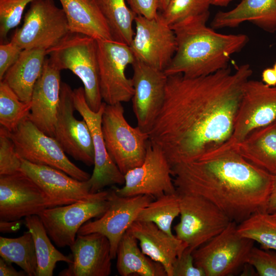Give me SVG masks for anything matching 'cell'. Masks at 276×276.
<instances>
[{
	"mask_svg": "<svg viewBox=\"0 0 276 276\" xmlns=\"http://www.w3.org/2000/svg\"><path fill=\"white\" fill-rule=\"evenodd\" d=\"M70 33L62 8L54 0H35L30 4L21 27L11 41L22 50L43 49L47 51L59 43Z\"/></svg>",
	"mask_w": 276,
	"mask_h": 276,
	"instance_id": "6",
	"label": "cell"
},
{
	"mask_svg": "<svg viewBox=\"0 0 276 276\" xmlns=\"http://www.w3.org/2000/svg\"><path fill=\"white\" fill-rule=\"evenodd\" d=\"M274 122L276 123V120Z\"/></svg>",
	"mask_w": 276,
	"mask_h": 276,
	"instance_id": "50",
	"label": "cell"
},
{
	"mask_svg": "<svg viewBox=\"0 0 276 276\" xmlns=\"http://www.w3.org/2000/svg\"><path fill=\"white\" fill-rule=\"evenodd\" d=\"M0 256L15 263L28 276L37 275V260L34 240L28 231L17 238L0 237Z\"/></svg>",
	"mask_w": 276,
	"mask_h": 276,
	"instance_id": "31",
	"label": "cell"
},
{
	"mask_svg": "<svg viewBox=\"0 0 276 276\" xmlns=\"http://www.w3.org/2000/svg\"><path fill=\"white\" fill-rule=\"evenodd\" d=\"M70 33L84 35L96 40L112 39L107 22L93 0H59Z\"/></svg>",
	"mask_w": 276,
	"mask_h": 276,
	"instance_id": "25",
	"label": "cell"
},
{
	"mask_svg": "<svg viewBox=\"0 0 276 276\" xmlns=\"http://www.w3.org/2000/svg\"><path fill=\"white\" fill-rule=\"evenodd\" d=\"M178 194L180 218L174 229L176 237L191 250L209 241L232 221L225 213L205 198Z\"/></svg>",
	"mask_w": 276,
	"mask_h": 276,
	"instance_id": "8",
	"label": "cell"
},
{
	"mask_svg": "<svg viewBox=\"0 0 276 276\" xmlns=\"http://www.w3.org/2000/svg\"><path fill=\"white\" fill-rule=\"evenodd\" d=\"M233 0H211L212 5L219 7H226Z\"/></svg>",
	"mask_w": 276,
	"mask_h": 276,
	"instance_id": "46",
	"label": "cell"
},
{
	"mask_svg": "<svg viewBox=\"0 0 276 276\" xmlns=\"http://www.w3.org/2000/svg\"><path fill=\"white\" fill-rule=\"evenodd\" d=\"M239 234L259 243L264 249L276 250V220L266 212H256L237 225Z\"/></svg>",
	"mask_w": 276,
	"mask_h": 276,
	"instance_id": "33",
	"label": "cell"
},
{
	"mask_svg": "<svg viewBox=\"0 0 276 276\" xmlns=\"http://www.w3.org/2000/svg\"><path fill=\"white\" fill-rule=\"evenodd\" d=\"M131 9L137 15L155 18L159 12V0H127Z\"/></svg>",
	"mask_w": 276,
	"mask_h": 276,
	"instance_id": "41",
	"label": "cell"
},
{
	"mask_svg": "<svg viewBox=\"0 0 276 276\" xmlns=\"http://www.w3.org/2000/svg\"><path fill=\"white\" fill-rule=\"evenodd\" d=\"M132 66V109L137 126L149 133L164 102L168 76L163 71L136 60Z\"/></svg>",
	"mask_w": 276,
	"mask_h": 276,
	"instance_id": "19",
	"label": "cell"
},
{
	"mask_svg": "<svg viewBox=\"0 0 276 276\" xmlns=\"http://www.w3.org/2000/svg\"><path fill=\"white\" fill-rule=\"evenodd\" d=\"M22 224L20 220L13 221L0 220V232L2 233H12L19 230Z\"/></svg>",
	"mask_w": 276,
	"mask_h": 276,
	"instance_id": "43",
	"label": "cell"
},
{
	"mask_svg": "<svg viewBox=\"0 0 276 276\" xmlns=\"http://www.w3.org/2000/svg\"><path fill=\"white\" fill-rule=\"evenodd\" d=\"M134 24V34L129 47L135 60L164 71L176 50L172 28L158 14L153 18L136 15Z\"/></svg>",
	"mask_w": 276,
	"mask_h": 276,
	"instance_id": "14",
	"label": "cell"
},
{
	"mask_svg": "<svg viewBox=\"0 0 276 276\" xmlns=\"http://www.w3.org/2000/svg\"><path fill=\"white\" fill-rule=\"evenodd\" d=\"M47 51L51 62L57 68L72 71L82 81L86 102L94 111L103 103L101 95L97 40L89 36L70 33Z\"/></svg>",
	"mask_w": 276,
	"mask_h": 276,
	"instance_id": "4",
	"label": "cell"
},
{
	"mask_svg": "<svg viewBox=\"0 0 276 276\" xmlns=\"http://www.w3.org/2000/svg\"><path fill=\"white\" fill-rule=\"evenodd\" d=\"M271 214L272 215V217L276 220V211Z\"/></svg>",
	"mask_w": 276,
	"mask_h": 276,
	"instance_id": "48",
	"label": "cell"
},
{
	"mask_svg": "<svg viewBox=\"0 0 276 276\" xmlns=\"http://www.w3.org/2000/svg\"><path fill=\"white\" fill-rule=\"evenodd\" d=\"M102 131L107 152L124 175L143 163L149 141V133L128 123L121 103L106 104Z\"/></svg>",
	"mask_w": 276,
	"mask_h": 276,
	"instance_id": "5",
	"label": "cell"
},
{
	"mask_svg": "<svg viewBox=\"0 0 276 276\" xmlns=\"http://www.w3.org/2000/svg\"><path fill=\"white\" fill-rule=\"evenodd\" d=\"M35 0H0V38L4 41L8 32L20 22L29 4Z\"/></svg>",
	"mask_w": 276,
	"mask_h": 276,
	"instance_id": "36",
	"label": "cell"
},
{
	"mask_svg": "<svg viewBox=\"0 0 276 276\" xmlns=\"http://www.w3.org/2000/svg\"><path fill=\"white\" fill-rule=\"evenodd\" d=\"M179 215V198L176 192L165 194L152 200L140 211L136 220L152 222L168 235L173 236L172 222Z\"/></svg>",
	"mask_w": 276,
	"mask_h": 276,
	"instance_id": "32",
	"label": "cell"
},
{
	"mask_svg": "<svg viewBox=\"0 0 276 276\" xmlns=\"http://www.w3.org/2000/svg\"><path fill=\"white\" fill-rule=\"evenodd\" d=\"M0 275L1 276H25L27 275L24 271H17L11 263L6 261L3 258H0Z\"/></svg>",
	"mask_w": 276,
	"mask_h": 276,
	"instance_id": "42",
	"label": "cell"
},
{
	"mask_svg": "<svg viewBox=\"0 0 276 276\" xmlns=\"http://www.w3.org/2000/svg\"><path fill=\"white\" fill-rule=\"evenodd\" d=\"M249 64L197 77L168 76L163 106L149 132L171 168L196 160L231 138Z\"/></svg>",
	"mask_w": 276,
	"mask_h": 276,
	"instance_id": "1",
	"label": "cell"
},
{
	"mask_svg": "<svg viewBox=\"0 0 276 276\" xmlns=\"http://www.w3.org/2000/svg\"><path fill=\"white\" fill-rule=\"evenodd\" d=\"M232 147L250 163L276 175L275 122L254 130L243 141Z\"/></svg>",
	"mask_w": 276,
	"mask_h": 276,
	"instance_id": "27",
	"label": "cell"
},
{
	"mask_svg": "<svg viewBox=\"0 0 276 276\" xmlns=\"http://www.w3.org/2000/svg\"><path fill=\"white\" fill-rule=\"evenodd\" d=\"M75 110L73 90L62 82L54 137L65 153L90 166L95 159L91 132L83 119L78 120L74 117Z\"/></svg>",
	"mask_w": 276,
	"mask_h": 276,
	"instance_id": "18",
	"label": "cell"
},
{
	"mask_svg": "<svg viewBox=\"0 0 276 276\" xmlns=\"http://www.w3.org/2000/svg\"><path fill=\"white\" fill-rule=\"evenodd\" d=\"M138 241L144 254L161 264L167 276H172L173 266L188 247L175 235L171 236L150 222L135 221L127 230Z\"/></svg>",
	"mask_w": 276,
	"mask_h": 276,
	"instance_id": "23",
	"label": "cell"
},
{
	"mask_svg": "<svg viewBox=\"0 0 276 276\" xmlns=\"http://www.w3.org/2000/svg\"><path fill=\"white\" fill-rule=\"evenodd\" d=\"M209 16V11L171 26L176 50L164 71L167 76L197 77L225 69L232 56L246 45L249 38L245 34H221L208 27Z\"/></svg>",
	"mask_w": 276,
	"mask_h": 276,
	"instance_id": "3",
	"label": "cell"
},
{
	"mask_svg": "<svg viewBox=\"0 0 276 276\" xmlns=\"http://www.w3.org/2000/svg\"><path fill=\"white\" fill-rule=\"evenodd\" d=\"M171 0H159V12L165 9Z\"/></svg>",
	"mask_w": 276,
	"mask_h": 276,
	"instance_id": "47",
	"label": "cell"
},
{
	"mask_svg": "<svg viewBox=\"0 0 276 276\" xmlns=\"http://www.w3.org/2000/svg\"><path fill=\"white\" fill-rule=\"evenodd\" d=\"M108 196L48 208L38 216L56 245L70 247L80 228L90 219L100 217L107 210Z\"/></svg>",
	"mask_w": 276,
	"mask_h": 276,
	"instance_id": "15",
	"label": "cell"
},
{
	"mask_svg": "<svg viewBox=\"0 0 276 276\" xmlns=\"http://www.w3.org/2000/svg\"><path fill=\"white\" fill-rule=\"evenodd\" d=\"M75 110L86 122L92 136L94 152V169L88 180L90 192L96 193L103 191L107 186L124 185V175L109 155L102 131V119L106 103L103 102L100 109L93 111L85 99L84 88L79 87L73 90Z\"/></svg>",
	"mask_w": 276,
	"mask_h": 276,
	"instance_id": "16",
	"label": "cell"
},
{
	"mask_svg": "<svg viewBox=\"0 0 276 276\" xmlns=\"http://www.w3.org/2000/svg\"><path fill=\"white\" fill-rule=\"evenodd\" d=\"M99 83L102 100L107 104L127 102L134 88L126 75L135 59L129 45L114 40H97Z\"/></svg>",
	"mask_w": 276,
	"mask_h": 276,
	"instance_id": "10",
	"label": "cell"
},
{
	"mask_svg": "<svg viewBox=\"0 0 276 276\" xmlns=\"http://www.w3.org/2000/svg\"><path fill=\"white\" fill-rule=\"evenodd\" d=\"M31 103L20 100L6 81H0V124L9 132L14 131L30 113Z\"/></svg>",
	"mask_w": 276,
	"mask_h": 276,
	"instance_id": "34",
	"label": "cell"
},
{
	"mask_svg": "<svg viewBox=\"0 0 276 276\" xmlns=\"http://www.w3.org/2000/svg\"><path fill=\"white\" fill-rule=\"evenodd\" d=\"M276 120V86L250 80L245 83L231 138L223 146L233 147L254 130Z\"/></svg>",
	"mask_w": 276,
	"mask_h": 276,
	"instance_id": "13",
	"label": "cell"
},
{
	"mask_svg": "<svg viewBox=\"0 0 276 276\" xmlns=\"http://www.w3.org/2000/svg\"><path fill=\"white\" fill-rule=\"evenodd\" d=\"M193 251L187 247L177 257L173 266L172 276H205L203 270L195 265Z\"/></svg>",
	"mask_w": 276,
	"mask_h": 276,
	"instance_id": "39",
	"label": "cell"
},
{
	"mask_svg": "<svg viewBox=\"0 0 276 276\" xmlns=\"http://www.w3.org/2000/svg\"><path fill=\"white\" fill-rule=\"evenodd\" d=\"M262 82L269 86H276V72L273 68H266L262 73Z\"/></svg>",
	"mask_w": 276,
	"mask_h": 276,
	"instance_id": "45",
	"label": "cell"
},
{
	"mask_svg": "<svg viewBox=\"0 0 276 276\" xmlns=\"http://www.w3.org/2000/svg\"><path fill=\"white\" fill-rule=\"evenodd\" d=\"M72 262L60 276H108L111 272L110 244L104 235L93 233L77 234L70 247Z\"/></svg>",
	"mask_w": 276,
	"mask_h": 276,
	"instance_id": "21",
	"label": "cell"
},
{
	"mask_svg": "<svg viewBox=\"0 0 276 276\" xmlns=\"http://www.w3.org/2000/svg\"><path fill=\"white\" fill-rule=\"evenodd\" d=\"M47 55V50L43 49L22 50L17 61L5 74L3 80L22 101L31 102Z\"/></svg>",
	"mask_w": 276,
	"mask_h": 276,
	"instance_id": "26",
	"label": "cell"
},
{
	"mask_svg": "<svg viewBox=\"0 0 276 276\" xmlns=\"http://www.w3.org/2000/svg\"><path fill=\"white\" fill-rule=\"evenodd\" d=\"M153 198L146 195L122 196L112 189L109 190V205L107 210L97 219L85 223L80 228L78 234L98 233L106 236L110 244L111 257L114 259L123 236L136 220L140 211Z\"/></svg>",
	"mask_w": 276,
	"mask_h": 276,
	"instance_id": "17",
	"label": "cell"
},
{
	"mask_svg": "<svg viewBox=\"0 0 276 276\" xmlns=\"http://www.w3.org/2000/svg\"><path fill=\"white\" fill-rule=\"evenodd\" d=\"M211 0H171L164 10L158 12L166 24L172 26L188 17L209 11Z\"/></svg>",
	"mask_w": 276,
	"mask_h": 276,
	"instance_id": "35",
	"label": "cell"
},
{
	"mask_svg": "<svg viewBox=\"0 0 276 276\" xmlns=\"http://www.w3.org/2000/svg\"><path fill=\"white\" fill-rule=\"evenodd\" d=\"M276 211V175H273L272 187L266 207V212L272 214Z\"/></svg>",
	"mask_w": 276,
	"mask_h": 276,
	"instance_id": "44",
	"label": "cell"
},
{
	"mask_svg": "<svg viewBox=\"0 0 276 276\" xmlns=\"http://www.w3.org/2000/svg\"><path fill=\"white\" fill-rule=\"evenodd\" d=\"M21 158L18 155L9 131L0 127V175L15 174L21 171Z\"/></svg>",
	"mask_w": 276,
	"mask_h": 276,
	"instance_id": "37",
	"label": "cell"
},
{
	"mask_svg": "<svg viewBox=\"0 0 276 276\" xmlns=\"http://www.w3.org/2000/svg\"><path fill=\"white\" fill-rule=\"evenodd\" d=\"M249 21L263 30L276 32V0H242L234 8L219 11L211 27L214 29L235 28Z\"/></svg>",
	"mask_w": 276,
	"mask_h": 276,
	"instance_id": "24",
	"label": "cell"
},
{
	"mask_svg": "<svg viewBox=\"0 0 276 276\" xmlns=\"http://www.w3.org/2000/svg\"><path fill=\"white\" fill-rule=\"evenodd\" d=\"M246 263L254 267L259 275L276 276V252L254 246Z\"/></svg>",
	"mask_w": 276,
	"mask_h": 276,
	"instance_id": "38",
	"label": "cell"
},
{
	"mask_svg": "<svg viewBox=\"0 0 276 276\" xmlns=\"http://www.w3.org/2000/svg\"><path fill=\"white\" fill-rule=\"evenodd\" d=\"M60 70L45 58L42 73L34 86L29 118L45 134L54 136L60 100Z\"/></svg>",
	"mask_w": 276,
	"mask_h": 276,
	"instance_id": "22",
	"label": "cell"
},
{
	"mask_svg": "<svg viewBox=\"0 0 276 276\" xmlns=\"http://www.w3.org/2000/svg\"><path fill=\"white\" fill-rule=\"evenodd\" d=\"M93 1L104 16L112 39L130 45L136 14L127 6L126 0Z\"/></svg>",
	"mask_w": 276,
	"mask_h": 276,
	"instance_id": "30",
	"label": "cell"
},
{
	"mask_svg": "<svg viewBox=\"0 0 276 276\" xmlns=\"http://www.w3.org/2000/svg\"><path fill=\"white\" fill-rule=\"evenodd\" d=\"M121 188L113 187L122 196L149 195L157 198L165 194L176 192L171 167L160 147L149 140L143 163L124 174Z\"/></svg>",
	"mask_w": 276,
	"mask_h": 276,
	"instance_id": "12",
	"label": "cell"
},
{
	"mask_svg": "<svg viewBox=\"0 0 276 276\" xmlns=\"http://www.w3.org/2000/svg\"><path fill=\"white\" fill-rule=\"evenodd\" d=\"M25 222L34 240L37 260V276H52L57 262L70 264L72 262L71 255H63L52 244L38 215L26 217Z\"/></svg>",
	"mask_w": 276,
	"mask_h": 276,
	"instance_id": "29",
	"label": "cell"
},
{
	"mask_svg": "<svg viewBox=\"0 0 276 276\" xmlns=\"http://www.w3.org/2000/svg\"><path fill=\"white\" fill-rule=\"evenodd\" d=\"M61 205L21 170L0 175V220H18Z\"/></svg>",
	"mask_w": 276,
	"mask_h": 276,
	"instance_id": "11",
	"label": "cell"
},
{
	"mask_svg": "<svg viewBox=\"0 0 276 276\" xmlns=\"http://www.w3.org/2000/svg\"><path fill=\"white\" fill-rule=\"evenodd\" d=\"M232 221L220 233L193 251L195 265L205 276L233 275L246 264L255 241L241 236Z\"/></svg>",
	"mask_w": 276,
	"mask_h": 276,
	"instance_id": "7",
	"label": "cell"
},
{
	"mask_svg": "<svg viewBox=\"0 0 276 276\" xmlns=\"http://www.w3.org/2000/svg\"><path fill=\"white\" fill-rule=\"evenodd\" d=\"M9 134L16 152L22 159L56 168L80 181L90 178L89 173L68 158L56 139L39 130L29 117Z\"/></svg>",
	"mask_w": 276,
	"mask_h": 276,
	"instance_id": "9",
	"label": "cell"
},
{
	"mask_svg": "<svg viewBox=\"0 0 276 276\" xmlns=\"http://www.w3.org/2000/svg\"><path fill=\"white\" fill-rule=\"evenodd\" d=\"M116 267L122 276H167L164 266L143 252L138 241L128 231L118 246Z\"/></svg>",
	"mask_w": 276,
	"mask_h": 276,
	"instance_id": "28",
	"label": "cell"
},
{
	"mask_svg": "<svg viewBox=\"0 0 276 276\" xmlns=\"http://www.w3.org/2000/svg\"><path fill=\"white\" fill-rule=\"evenodd\" d=\"M22 50L16 43L10 41L0 45V81L9 68L17 61Z\"/></svg>",
	"mask_w": 276,
	"mask_h": 276,
	"instance_id": "40",
	"label": "cell"
},
{
	"mask_svg": "<svg viewBox=\"0 0 276 276\" xmlns=\"http://www.w3.org/2000/svg\"><path fill=\"white\" fill-rule=\"evenodd\" d=\"M273 69L274 70V71L276 72V62L274 63V64L273 65Z\"/></svg>",
	"mask_w": 276,
	"mask_h": 276,
	"instance_id": "49",
	"label": "cell"
},
{
	"mask_svg": "<svg viewBox=\"0 0 276 276\" xmlns=\"http://www.w3.org/2000/svg\"><path fill=\"white\" fill-rule=\"evenodd\" d=\"M171 169L178 194L205 198L237 223L256 212H266L273 175L247 161L232 147L221 146Z\"/></svg>",
	"mask_w": 276,
	"mask_h": 276,
	"instance_id": "2",
	"label": "cell"
},
{
	"mask_svg": "<svg viewBox=\"0 0 276 276\" xmlns=\"http://www.w3.org/2000/svg\"><path fill=\"white\" fill-rule=\"evenodd\" d=\"M21 162V170L61 205L105 197L109 194V190L91 193L88 180H77L56 168L22 159Z\"/></svg>",
	"mask_w": 276,
	"mask_h": 276,
	"instance_id": "20",
	"label": "cell"
}]
</instances>
